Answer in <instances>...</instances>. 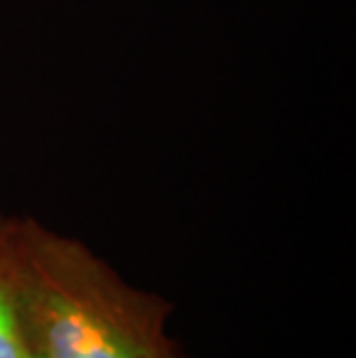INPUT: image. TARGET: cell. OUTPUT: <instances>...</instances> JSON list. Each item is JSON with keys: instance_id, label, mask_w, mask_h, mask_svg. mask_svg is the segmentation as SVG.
<instances>
[{"instance_id": "obj_1", "label": "cell", "mask_w": 356, "mask_h": 358, "mask_svg": "<svg viewBox=\"0 0 356 358\" xmlns=\"http://www.w3.org/2000/svg\"><path fill=\"white\" fill-rule=\"evenodd\" d=\"M14 285L30 358H166L173 347L164 296L35 217H17Z\"/></svg>"}, {"instance_id": "obj_2", "label": "cell", "mask_w": 356, "mask_h": 358, "mask_svg": "<svg viewBox=\"0 0 356 358\" xmlns=\"http://www.w3.org/2000/svg\"><path fill=\"white\" fill-rule=\"evenodd\" d=\"M14 231L17 217L0 208V358H30L17 310Z\"/></svg>"}, {"instance_id": "obj_3", "label": "cell", "mask_w": 356, "mask_h": 358, "mask_svg": "<svg viewBox=\"0 0 356 358\" xmlns=\"http://www.w3.org/2000/svg\"><path fill=\"white\" fill-rule=\"evenodd\" d=\"M166 358H185V356L180 354V349H178L176 345H173V347H171V352H169V356H166Z\"/></svg>"}]
</instances>
